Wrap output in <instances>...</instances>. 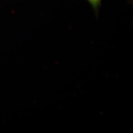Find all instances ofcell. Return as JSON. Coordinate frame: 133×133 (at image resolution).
Listing matches in <instances>:
<instances>
[{"instance_id": "cell-1", "label": "cell", "mask_w": 133, "mask_h": 133, "mask_svg": "<svg viewBox=\"0 0 133 133\" xmlns=\"http://www.w3.org/2000/svg\"><path fill=\"white\" fill-rule=\"evenodd\" d=\"M90 1L91 3L93 5H94V6H96L97 5H98L99 0H89Z\"/></svg>"}]
</instances>
